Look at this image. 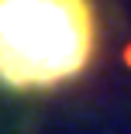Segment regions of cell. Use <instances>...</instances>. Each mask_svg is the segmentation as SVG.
Segmentation results:
<instances>
[{
	"label": "cell",
	"instance_id": "1",
	"mask_svg": "<svg viewBox=\"0 0 131 134\" xmlns=\"http://www.w3.org/2000/svg\"><path fill=\"white\" fill-rule=\"evenodd\" d=\"M100 45L93 0H0V86L48 93L80 79Z\"/></svg>",
	"mask_w": 131,
	"mask_h": 134
},
{
	"label": "cell",
	"instance_id": "2",
	"mask_svg": "<svg viewBox=\"0 0 131 134\" xmlns=\"http://www.w3.org/2000/svg\"><path fill=\"white\" fill-rule=\"evenodd\" d=\"M124 62H128V69H131V45L124 48Z\"/></svg>",
	"mask_w": 131,
	"mask_h": 134
}]
</instances>
